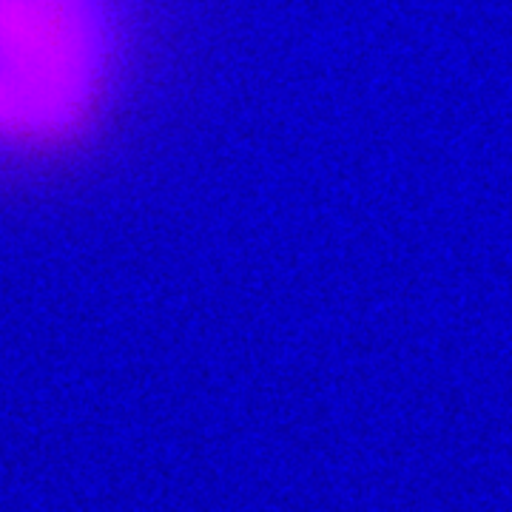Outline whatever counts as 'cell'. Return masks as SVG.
I'll list each match as a JSON object with an SVG mask.
<instances>
[{
  "label": "cell",
  "mask_w": 512,
  "mask_h": 512,
  "mask_svg": "<svg viewBox=\"0 0 512 512\" xmlns=\"http://www.w3.org/2000/svg\"><path fill=\"white\" fill-rule=\"evenodd\" d=\"M143 0H0V171H52L126 106Z\"/></svg>",
  "instance_id": "6da1fadb"
}]
</instances>
